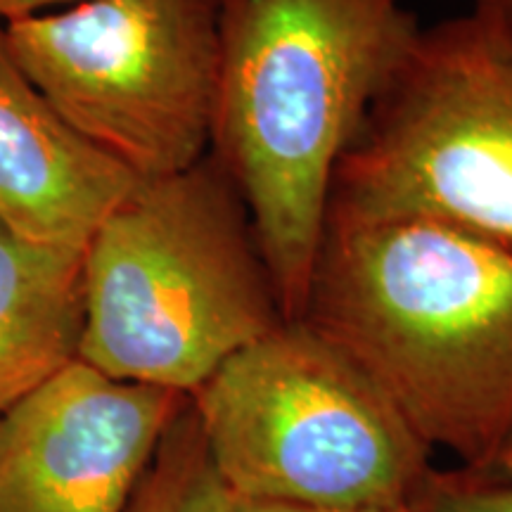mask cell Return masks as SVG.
<instances>
[{
	"label": "cell",
	"instance_id": "6da1fadb",
	"mask_svg": "<svg viewBox=\"0 0 512 512\" xmlns=\"http://www.w3.org/2000/svg\"><path fill=\"white\" fill-rule=\"evenodd\" d=\"M430 451L486 472L512 437V249L415 219L325 221L299 316Z\"/></svg>",
	"mask_w": 512,
	"mask_h": 512
},
{
	"label": "cell",
	"instance_id": "7a4b0ae2",
	"mask_svg": "<svg viewBox=\"0 0 512 512\" xmlns=\"http://www.w3.org/2000/svg\"><path fill=\"white\" fill-rule=\"evenodd\" d=\"M403 0H226L209 152L299 320L337 166L418 34Z\"/></svg>",
	"mask_w": 512,
	"mask_h": 512
},
{
	"label": "cell",
	"instance_id": "3957f363",
	"mask_svg": "<svg viewBox=\"0 0 512 512\" xmlns=\"http://www.w3.org/2000/svg\"><path fill=\"white\" fill-rule=\"evenodd\" d=\"M81 271L79 358L117 380L190 396L287 323L245 197L211 152L133 185Z\"/></svg>",
	"mask_w": 512,
	"mask_h": 512
},
{
	"label": "cell",
	"instance_id": "277c9868",
	"mask_svg": "<svg viewBox=\"0 0 512 512\" xmlns=\"http://www.w3.org/2000/svg\"><path fill=\"white\" fill-rule=\"evenodd\" d=\"M190 403L233 501L401 508L434 470L392 401L302 320L230 356Z\"/></svg>",
	"mask_w": 512,
	"mask_h": 512
},
{
	"label": "cell",
	"instance_id": "5b68a950",
	"mask_svg": "<svg viewBox=\"0 0 512 512\" xmlns=\"http://www.w3.org/2000/svg\"><path fill=\"white\" fill-rule=\"evenodd\" d=\"M328 219L430 221L512 249V38L475 12L420 27L337 166Z\"/></svg>",
	"mask_w": 512,
	"mask_h": 512
},
{
	"label": "cell",
	"instance_id": "8992f818",
	"mask_svg": "<svg viewBox=\"0 0 512 512\" xmlns=\"http://www.w3.org/2000/svg\"><path fill=\"white\" fill-rule=\"evenodd\" d=\"M226 0H86L5 24L62 119L138 181L209 152Z\"/></svg>",
	"mask_w": 512,
	"mask_h": 512
},
{
	"label": "cell",
	"instance_id": "52a82bcc",
	"mask_svg": "<svg viewBox=\"0 0 512 512\" xmlns=\"http://www.w3.org/2000/svg\"><path fill=\"white\" fill-rule=\"evenodd\" d=\"M188 399L76 358L0 413V512H124Z\"/></svg>",
	"mask_w": 512,
	"mask_h": 512
},
{
	"label": "cell",
	"instance_id": "ba28073f",
	"mask_svg": "<svg viewBox=\"0 0 512 512\" xmlns=\"http://www.w3.org/2000/svg\"><path fill=\"white\" fill-rule=\"evenodd\" d=\"M136 183L38 91L0 24V228L31 245L83 254Z\"/></svg>",
	"mask_w": 512,
	"mask_h": 512
},
{
	"label": "cell",
	"instance_id": "9c48e42d",
	"mask_svg": "<svg viewBox=\"0 0 512 512\" xmlns=\"http://www.w3.org/2000/svg\"><path fill=\"white\" fill-rule=\"evenodd\" d=\"M81 261L0 228V413L79 358Z\"/></svg>",
	"mask_w": 512,
	"mask_h": 512
},
{
	"label": "cell",
	"instance_id": "30bf717a",
	"mask_svg": "<svg viewBox=\"0 0 512 512\" xmlns=\"http://www.w3.org/2000/svg\"><path fill=\"white\" fill-rule=\"evenodd\" d=\"M233 496L211 463L188 399L124 512H230Z\"/></svg>",
	"mask_w": 512,
	"mask_h": 512
},
{
	"label": "cell",
	"instance_id": "8fae6325",
	"mask_svg": "<svg viewBox=\"0 0 512 512\" xmlns=\"http://www.w3.org/2000/svg\"><path fill=\"white\" fill-rule=\"evenodd\" d=\"M415 512H512V482L470 470L439 472L427 477L413 501Z\"/></svg>",
	"mask_w": 512,
	"mask_h": 512
},
{
	"label": "cell",
	"instance_id": "7c38bea8",
	"mask_svg": "<svg viewBox=\"0 0 512 512\" xmlns=\"http://www.w3.org/2000/svg\"><path fill=\"white\" fill-rule=\"evenodd\" d=\"M230 512H415L413 505L380 508V505H304V503H259L233 501Z\"/></svg>",
	"mask_w": 512,
	"mask_h": 512
},
{
	"label": "cell",
	"instance_id": "4fadbf2b",
	"mask_svg": "<svg viewBox=\"0 0 512 512\" xmlns=\"http://www.w3.org/2000/svg\"><path fill=\"white\" fill-rule=\"evenodd\" d=\"M86 3V0H0V24L17 22V19H27L36 15H46L69 5Z\"/></svg>",
	"mask_w": 512,
	"mask_h": 512
},
{
	"label": "cell",
	"instance_id": "5bb4252c",
	"mask_svg": "<svg viewBox=\"0 0 512 512\" xmlns=\"http://www.w3.org/2000/svg\"><path fill=\"white\" fill-rule=\"evenodd\" d=\"M470 12L512 38V0H472Z\"/></svg>",
	"mask_w": 512,
	"mask_h": 512
},
{
	"label": "cell",
	"instance_id": "9a60e30c",
	"mask_svg": "<svg viewBox=\"0 0 512 512\" xmlns=\"http://www.w3.org/2000/svg\"><path fill=\"white\" fill-rule=\"evenodd\" d=\"M479 475L508 479V482H512V437L508 439V444L503 446V451L498 453V458L494 460V465H491L486 472H479Z\"/></svg>",
	"mask_w": 512,
	"mask_h": 512
}]
</instances>
